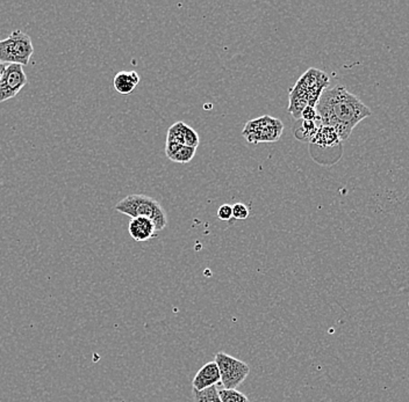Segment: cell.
Wrapping results in <instances>:
<instances>
[{
  "label": "cell",
  "instance_id": "ba28073f",
  "mask_svg": "<svg viewBox=\"0 0 409 402\" xmlns=\"http://www.w3.org/2000/svg\"><path fill=\"white\" fill-rule=\"evenodd\" d=\"M128 231L131 238L138 242H148L150 239L155 238L157 233L154 223L145 217L131 218Z\"/></svg>",
  "mask_w": 409,
  "mask_h": 402
},
{
  "label": "cell",
  "instance_id": "ac0fdd59",
  "mask_svg": "<svg viewBox=\"0 0 409 402\" xmlns=\"http://www.w3.org/2000/svg\"><path fill=\"white\" fill-rule=\"evenodd\" d=\"M216 215L221 221H230L233 218V207L230 204H223Z\"/></svg>",
  "mask_w": 409,
  "mask_h": 402
},
{
  "label": "cell",
  "instance_id": "5b68a950",
  "mask_svg": "<svg viewBox=\"0 0 409 402\" xmlns=\"http://www.w3.org/2000/svg\"><path fill=\"white\" fill-rule=\"evenodd\" d=\"M214 362L219 367L223 388L236 390L250 374V367L247 363L223 351L216 353Z\"/></svg>",
  "mask_w": 409,
  "mask_h": 402
},
{
  "label": "cell",
  "instance_id": "9c48e42d",
  "mask_svg": "<svg viewBox=\"0 0 409 402\" xmlns=\"http://www.w3.org/2000/svg\"><path fill=\"white\" fill-rule=\"evenodd\" d=\"M141 78L136 71H121L114 77L113 86L115 91L121 95H129L133 93Z\"/></svg>",
  "mask_w": 409,
  "mask_h": 402
},
{
  "label": "cell",
  "instance_id": "e0dca14e",
  "mask_svg": "<svg viewBox=\"0 0 409 402\" xmlns=\"http://www.w3.org/2000/svg\"><path fill=\"white\" fill-rule=\"evenodd\" d=\"M233 207V217L235 219H239V221H244V219H247L249 217V215H250V210H249V208L246 206L244 203H235Z\"/></svg>",
  "mask_w": 409,
  "mask_h": 402
},
{
  "label": "cell",
  "instance_id": "277c9868",
  "mask_svg": "<svg viewBox=\"0 0 409 402\" xmlns=\"http://www.w3.org/2000/svg\"><path fill=\"white\" fill-rule=\"evenodd\" d=\"M282 130L284 126L278 119L266 115L249 121L242 133L251 144L273 143L282 137Z\"/></svg>",
  "mask_w": 409,
  "mask_h": 402
},
{
  "label": "cell",
  "instance_id": "3957f363",
  "mask_svg": "<svg viewBox=\"0 0 409 402\" xmlns=\"http://www.w3.org/2000/svg\"><path fill=\"white\" fill-rule=\"evenodd\" d=\"M34 47L32 39L22 31H15L11 35L0 41V62L4 64L27 65L31 60Z\"/></svg>",
  "mask_w": 409,
  "mask_h": 402
},
{
  "label": "cell",
  "instance_id": "4fadbf2b",
  "mask_svg": "<svg viewBox=\"0 0 409 402\" xmlns=\"http://www.w3.org/2000/svg\"><path fill=\"white\" fill-rule=\"evenodd\" d=\"M185 128H186V124L184 122L175 123L171 128H169L168 137H166V142L184 145V133H185Z\"/></svg>",
  "mask_w": 409,
  "mask_h": 402
},
{
  "label": "cell",
  "instance_id": "52a82bcc",
  "mask_svg": "<svg viewBox=\"0 0 409 402\" xmlns=\"http://www.w3.org/2000/svg\"><path fill=\"white\" fill-rule=\"evenodd\" d=\"M221 381L219 367L216 362L205 364L200 370L198 371L192 380V387L195 391H204L206 388L216 386Z\"/></svg>",
  "mask_w": 409,
  "mask_h": 402
},
{
  "label": "cell",
  "instance_id": "8fae6325",
  "mask_svg": "<svg viewBox=\"0 0 409 402\" xmlns=\"http://www.w3.org/2000/svg\"><path fill=\"white\" fill-rule=\"evenodd\" d=\"M192 396H193L194 402H223L220 399L216 385L212 387L206 388L204 391L192 390Z\"/></svg>",
  "mask_w": 409,
  "mask_h": 402
},
{
  "label": "cell",
  "instance_id": "5bb4252c",
  "mask_svg": "<svg viewBox=\"0 0 409 402\" xmlns=\"http://www.w3.org/2000/svg\"><path fill=\"white\" fill-rule=\"evenodd\" d=\"M219 396L223 402H250L247 395L241 393L237 390H230V388H223L218 390Z\"/></svg>",
  "mask_w": 409,
  "mask_h": 402
},
{
  "label": "cell",
  "instance_id": "ffe728a7",
  "mask_svg": "<svg viewBox=\"0 0 409 402\" xmlns=\"http://www.w3.org/2000/svg\"><path fill=\"white\" fill-rule=\"evenodd\" d=\"M6 64L1 63L0 62V81H1V78H3V74H4L5 70H6Z\"/></svg>",
  "mask_w": 409,
  "mask_h": 402
},
{
  "label": "cell",
  "instance_id": "30bf717a",
  "mask_svg": "<svg viewBox=\"0 0 409 402\" xmlns=\"http://www.w3.org/2000/svg\"><path fill=\"white\" fill-rule=\"evenodd\" d=\"M320 147H332L341 143L339 135L335 129L330 126H319L318 131L315 133L314 140L312 142Z\"/></svg>",
  "mask_w": 409,
  "mask_h": 402
},
{
  "label": "cell",
  "instance_id": "9a60e30c",
  "mask_svg": "<svg viewBox=\"0 0 409 402\" xmlns=\"http://www.w3.org/2000/svg\"><path fill=\"white\" fill-rule=\"evenodd\" d=\"M195 152H197V149L182 145L179 150L177 151L176 153L170 158V160L179 162V164H186V162H190L193 159Z\"/></svg>",
  "mask_w": 409,
  "mask_h": 402
},
{
  "label": "cell",
  "instance_id": "7a4b0ae2",
  "mask_svg": "<svg viewBox=\"0 0 409 402\" xmlns=\"http://www.w3.org/2000/svg\"><path fill=\"white\" fill-rule=\"evenodd\" d=\"M115 210L131 218H149L157 232L164 230L168 224V217L161 203L147 195L127 196L115 206Z\"/></svg>",
  "mask_w": 409,
  "mask_h": 402
},
{
  "label": "cell",
  "instance_id": "2e32d148",
  "mask_svg": "<svg viewBox=\"0 0 409 402\" xmlns=\"http://www.w3.org/2000/svg\"><path fill=\"white\" fill-rule=\"evenodd\" d=\"M184 145L185 146L194 147V149H197L198 145H199V136H198L197 131L189 126H186V128H185Z\"/></svg>",
  "mask_w": 409,
  "mask_h": 402
},
{
  "label": "cell",
  "instance_id": "6da1fadb",
  "mask_svg": "<svg viewBox=\"0 0 409 402\" xmlns=\"http://www.w3.org/2000/svg\"><path fill=\"white\" fill-rule=\"evenodd\" d=\"M315 109L320 126L335 129L341 140H348L353 128L371 116V109L341 85L326 88Z\"/></svg>",
  "mask_w": 409,
  "mask_h": 402
},
{
  "label": "cell",
  "instance_id": "7c38bea8",
  "mask_svg": "<svg viewBox=\"0 0 409 402\" xmlns=\"http://www.w3.org/2000/svg\"><path fill=\"white\" fill-rule=\"evenodd\" d=\"M303 122L300 124V130H296V133L300 131V135H298L299 140L303 142H310L312 143L314 140L315 133L318 131L319 124H316L315 121H305L301 119Z\"/></svg>",
  "mask_w": 409,
  "mask_h": 402
},
{
  "label": "cell",
  "instance_id": "8992f818",
  "mask_svg": "<svg viewBox=\"0 0 409 402\" xmlns=\"http://www.w3.org/2000/svg\"><path fill=\"white\" fill-rule=\"evenodd\" d=\"M29 83L22 65L8 64L0 81V103L15 98Z\"/></svg>",
  "mask_w": 409,
  "mask_h": 402
},
{
  "label": "cell",
  "instance_id": "d6986e66",
  "mask_svg": "<svg viewBox=\"0 0 409 402\" xmlns=\"http://www.w3.org/2000/svg\"><path fill=\"white\" fill-rule=\"evenodd\" d=\"M301 119L305 121H318V112L313 106H306L301 112Z\"/></svg>",
  "mask_w": 409,
  "mask_h": 402
}]
</instances>
